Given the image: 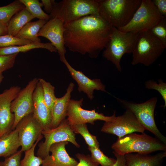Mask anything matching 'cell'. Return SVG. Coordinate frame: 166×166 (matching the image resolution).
I'll return each mask as SVG.
<instances>
[{
	"label": "cell",
	"mask_w": 166,
	"mask_h": 166,
	"mask_svg": "<svg viewBox=\"0 0 166 166\" xmlns=\"http://www.w3.org/2000/svg\"><path fill=\"white\" fill-rule=\"evenodd\" d=\"M65 47L73 52L97 58L109 41L113 26L99 14L64 24Z\"/></svg>",
	"instance_id": "6da1fadb"
},
{
	"label": "cell",
	"mask_w": 166,
	"mask_h": 166,
	"mask_svg": "<svg viewBox=\"0 0 166 166\" xmlns=\"http://www.w3.org/2000/svg\"><path fill=\"white\" fill-rule=\"evenodd\" d=\"M99 15L112 26L119 29L130 21L141 0H98Z\"/></svg>",
	"instance_id": "7a4b0ae2"
},
{
	"label": "cell",
	"mask_w": 166,
	"mask_h": 166,
	"mask_svg": "<svg viewBox=\"0 0 166 166\" xmlns=\"http://www.w3.org/2000/svg\"><path fill=\"white\" fill-rule=\"evenodd\" d=\"M166 145L156 137L144 133L139 134L133 132L118 138L111 148L121 155L135 152L148 154L156 151H166Z\"/></svg>",
	"instance_id": "3957f363"
},
{
	"label": "cell",
	"mask_w": 166,
	"mask_h": 166,
	"mask_svg": "<svg viewBox=\"0 0 166 166\" xmlns=\"http://www.w3.org/2000/svg\"><path fill=\"white\" fill-rule=\"evenodd\" d=\"M99 9L98 0H63L55 2L49 15L50 19L57 17L66 24L87 15L98 14Z\"/></svg>",
	"instance_id": "277c9868"
},
{
	"label": "cell",
	"mask_w": 166,
	"mask_h": 166,
	"mask_svg": "<svg viewBox=\"0 0 166 166\" xmlns=\"http://www.w3.org/2000/svg\"><path fill=\"white\" fill-rule=\"evenodd\" d=\"M138 34L123 32L113 27L102 56L113 64L120 72L122 71L121 58L125 54L132 53Z\"/></svg>",
	"instance_id": "5b68a950"
},
{
	"label": "cell",
	"mask_w": 166,
	"mask_h": 166,
	"mask_svg": "<svg viewBox=\"0 0 166 166\" xmlns=\"http://www.w3.org/2000/svg\"><path fill=\"white\" fill-rule=\"evenodd\" d=\"M166 48L149 30L140 33L132 53L131 64L149 66L161 56Z\"/></svg>",
	"instance_id": "8992f818"
},
{
	"label": "cell",
	"mask_w": 166,
	"mask_h": 166,
	"mask_svg": "<svg viewBox=\"0 0 166 166\" xmlns=\"http://www.w3.org/2000/svg\"><path fill=\"white\" fill-rule=\"evenodd\" d=\"M116 99L120 105L132 112L145 130L151 132L158 140L166 144V138L159 131L155 122L154 113L158 101L156 97H152L140 103Z\"/></svg>",
	"instance_id": "52a82bcc"
},
{
	"label": "cell",
	"mask_w": 166,
	"mask_h": 166,
	"mask_svg": "<svg viewBox=\"0 0 166 166\" xmlns=\"http://www.w3.org/2000/svg\"><path fill=\"white\" fill-rule=\"evenodd\" d=\"M164 17L157 10L152 0H141L129 22L118 30L124 32L139 33L149 30Z\"/></svg>",
	"instance_id": "ba28073f"
},
{
	"label": "cell",
	"mask_w": 166,
	"mask_h": 166,
	"mask_svg": "<svg viewBox=\"0 0 166 166\" xmlns=\"http://www.w3.org/2000/svg\"><path fill=\"white\" fill-rule=\"evenodd\" d=\"M42 135L45 140L39 143L37 155L43 159L49 154V148L54 143L67 141L71 143L77 148L80 146L76 141L75 134L67 119L63 120L55 128L43 130Z\"/></svg>",
	"instance_id": "9c48e42d"
},
{
	"label": "cell",
	"mask_w": 166,
	"mask_h": 166,
	"mask_svg": "<svg viewBox=\"0 0 166 166\" xmlns=\"http://www.w3.org/2000/svg\"><path fill=\"white\" fill-rule=\"evenodd\" d=\"M83 98L79 100L70 99L67 109V119L70 125L71 126L79 124L87 123L94 124V121L102 120L105 122L113 121L115 118L116 112L111 116H105L103 113H99L95 109L86 110L82 109Z\"/></svg>",
	"instance_id": "30bf717a"
},
{
	"label": "cell",
	"mask_w": 166,
	"mask_h": 166,
	"mask_svg": "<svg viewBox=\"0 0 166 166\" xmlns=\"http://www.w3.org/2000/svg\"><path fill=\"white\" fill-rule=\"evenodd\" d=\"M39 79L34 78L29 82L25 87L21 89L12 102L10 110L15 119L12 131L15 128L19 122L24 117L33 113V96Z\"/></svg>",
	"instance_id": "8fae6325"
},
{
	"label": "cell",
	"mask_w": 166,
	"mask_h": 166,
	"mask_svg": "<svg viewBox=\"0 0 166 166\" xmlns=\"http://www.w3.org/2000/svg\"><path fill=\"white\" fill-rule=\"evenodd\" d=\"M144 128L134 114L128 109L112 121L105 122L101 129L103 132L116 135L120 138L135 132L144 133Z\"/></svg>",
	"instance_id": "7c38bea8"
},
{
	"label": "cell",
	"mask_w": 166,
	"mask_h": 166,
	"mask_svg": "<svg viewBox=\"0 0 166 166\" xmlns=\"http://www.w3.org/2000/svg\"><path fill=\"white\" fill-rule=\"evenodd\" d=\"M21 150L25 151L30 148L38 139L42 135L43 128L34 117L33 113L23 118L17 124Z\"/></svg>",
	"instance_id": "4fadbf2b"
},
{
	"label": "cell",
	"mask_w": 166,
	"mask_h": 166,
	"mask_svg": "<svg viewBox=\"0 0 166 166\" xmlns=\"http://www.w3.org/2000/svg\"><path fill=\"white\" fill-rule=\"evenodd\" d=\"M21 89L12 86L0 94V138L12 131L15 117L10 110L11 104Z\"/></svg>",
	"instance_id": "5bb4252c"
},
{
	"label": "cell",
	"mask_w": 166,
	"mask_h": 166,
	"mask_svg": "<svg viewBox=\"0 0 166 166\" xmlns=\"http://www.w3.org/2000/svg\"><path fill=\"white\" fill-rule=\"evenodd\" d=\"M64 23L62 20L57 17L50 19L41 29L38 37H44L50 42L56 49L60 58L65 57L66 53L64 33Z\"/></svg>",
	"instance_id": "9a60e30c"
},
{
	"label": "cell",
	"mask_w": 166,
	"mask_h": 166,
	"mask_svg": "<svg viewBox=\"0 0 166 166\" xmlns=\"http://www.w3.org/2000/svg\"><path fill=\"white\" fill-rule=\"evenodd\" d=\"M60 60L65 65L73 79L77 82L78 91L85 93L90 100L94 98L95 90L106 92V87L100 79H90L81 71L75 69L69 63L65 57L60 58Z\"/></svg>",
	"instance_id": "2e32d148"
},
{
	"label": "cell",
	"mask_w": 166,
	"mask_h": 166,
	"mask_svg": "<svg viewBox=\"0 0 166 166\" xmlns=\"http://www.w3.org/2000/svg\"><path fill=\"white\" fill-rule=\"evenodd\" d=\"M34 117L40 124L43 130L51 128L52 114L44 100L42 85L39 81L33 96Z\"/></svg>",
	"instance_id": "e0dca14e"
},
{
	"label": "cell",
	"mask_w": 166,
	"mask_h": 166,
	"mask_svg": "<svg viewBox=\"0 0 166 166\" xmlns=\"http://www.w3.org/2000/svg\"><path fill=\"white\" fill-rule=\"evenodd\" d=\"M68 143L64 141L52 144L49 149L51 154L43 159L42 166H76L78 161L70 157L65 149Z\"/></svg>",
	"instance_id": "ac0fdd59"
},
{
	"label": "cell",
	"mask_w": 166,
	"mask_h": 166,
	"mask_svg": "<svg viewBox=\"0 0 166 166\" xmlns=\"http://www.w3.org/2000/svg\"><path fill=\"white\" fill-rule=\"evenodd\" d=\"M74 86V84L70 82L65 95L61 97H56L51 110V128L57 127L65 119L67 107Z\"/></svg>",
	"instance_id": "d6986e66"
},
{
	"label": "cell",
	"mask_w": 166,
	"mask_h": 166,
	"mask_svg": "<svg viewBox=\"0 0 166 166\" xmlns=\"http://www.w3.org/2000/svg\"><path fill=\"white\" fill-rule=\"evenodd\" d=\"M125 166H160L166 156V151L154 155L128 153L124 155Z\"/></svg>",
	"instance_id": "ffe728a7"
},
{
	"label": "cell",
	"mask_w": 166,
	"mask_h": 166,
	"mask_svg": "<svg viewBox=\"0 0 166 166\" xmlns=\"http://www.w3.org/2000/svg\"><path fill=\"white\" fill-rule=\"evenodd\" d=\"M20 146L18 131L15 128L0 138V157L5 158L13 155Z\"/></svg>",
	"instance_id": "44dd1931"
},
{
	"label": "cell",
	"mask_w": 166,
	"mask_h": 166,
	"mask_svg": "<svg viewBox=\"0 0 166 166\" xmlns=\"http://www.w3.org/2000/svg\"><path fill=\"white\" fill-rule=\"evenodd\" d=\"M34 18L25 7L14 15L7 25L8 34L15 36L23 26Z\"/></svg>",
	"instance_id": "7402d4cb"
},
{
	"label": "cell",
	"mask_w": 166,
	"mask_h": 166,
	"mask_svg": "<svg viewBox=\"0 0 166 166\" xmlns=\"http://www.w3.org/2000/svg\"><path fill=\"white\" fill-rule=\"evenodd\" d=\"M36 48H43L51 52H57L56 49L50 42H32L25 45L0 48V55H12L20 52L25 53Z\"/></svg>",
	"instance_id": "603a6c76"
},
{
	"label": "cell",
	"mask_w": 166,
	"mask_h": 166,
	"mask_svg": "<svg viewBox=\"0 0 166 166\" xmlns=\"http://www.w3.org/2000/svg\"><path fill=\"white\" fill-rule=\"evenodd\" d=\"M47 21L39 19L34 22L30 21L26 24L15 36L32 42H41L38 34Z\"/></svg>",
	"instance_id": "cb8c5ba5"
},
{
	"label": "cell",
	"mask_w": 166,
	"mask_h": 166,
	"mask_svg": "<svg viewBox=\"0 0 166 166\" xmlns=\"http://www.w3.org/2000/svg\"><path fill=\"white\" fill-rule=\"evenodd\" d=\"M25 7L20 0H15L6 6L0 7V22L7 26L12 17Z\"/></svg>",
	"instance_id": "d4e9b609"
},
{
	"label": "cell",
	"mask_w": 166,
	"mask_h": 166,
	"mask_svg": "<svg viewBox=\"0 0 166 166\" xmlns=\"http://www.w3.org/2000/svg\"><path fill=\"white\" fill-rule=\"evenodd\" d=\"M24 5L26 9L34 18L39 19L48 21L50 19L49 15L46 14L42 9L43 6L42 3L38 0H20Z\"/></svg>",
	"instance_id": "484cf974"
},
{
	"label": "cell",
	"mask_w": 166,
	"mask_h": 166,
	"mask_svg": "<svg viewBox=\"0 0 166 166\" xmlns=\"http://www.w3.org/2000/svg\"><path fill=\"white\" fill-rule=\"evenodd\" d=\"M71 127L75 133L80 134L82 136L88 147L99 148L96 136L89 132L86 124H77Z\"/></svg>",
	"instance_id": "4316f807"
},
{
	"label": "cell",
	"mask_w": 166,
	"mask_h": 166,
	"mask_svg": "<svg viewBox=\"0 0 166 166\" xmlns=\"http://www.w3.org/2000/svg\"><path fill=\"white\" fill-rule=\"evenodd\" d=\"M42 137V135L40 136L30 148L24 151V157L21 161L20 166H40L42 164L43 159L36 156L34 151L37 144Z\"/></svg>",
	"instance_id": "83f0119b"
},
{
	"label": "cell",
	"mask_w": 166,
	"mask_h": 166,
	"mask_svg": "<svg viewBox=\"0 0 166 166\" xmlns=\"http://www.w3.org/2000/svg\"><path fill=\"white\" fill-rule=\"evenodd\" d=\"M39 81L42 86L45 103L51 112L56 98L55 95V87L50 82L43 78H39Z\"/></svg>",
	"instance_id": "f1b7e54d"
},
{
	"label": "cell",
	"mask_w": 166,
	"mask_h": 166,
	"mask_svg": "<svg viewBox=\"0 0 166 166\" xmlns=\"http://www.w3.org/2000/svg\"><path fill=\"white\" fill-rule=\"evenodd\" d=\"M88 149L91 153L92 160L101 166H113L116 161V159L106 156L99 148L88 147Z\"/></svg>",
	"instance_id": "f546056e"
},
{
	"label": "cell",
	"mask_w": 166,
	"mask_h": 166,
	"mask_svg": "<svg viewBox=\"0 0 166 166\" xmlns=\"http://www.w3.org/2000/svg\"><path fill=\"white\" fill-rule=\"evenodd\" d=\"M166 47V17H164L149 30Z\"/></svg>",
	"instance_id": "4dcf8cb0"
},
{
	"label": "cell",
	"mask_w": 166,
	"mask_h": 166,
	"mask_svg": "<svg viewBox=\"0 0 166 166\" xmlns=\"http://www.w3.org/2000/svg\"><path fill=\"white\" fill-rule=\"evenodd\" d=\"M32 42L29 40L18 38L8 34L0 36V48L25 45Z\"/></svg>",
	"instance_id": "1f68e13d"
},
{
	"label": "cell",
	"mask_w": 166,
	"mask_h": 166,
	"mask_svg": "<svg viewBox=\"0 0 166 166\" xmlns=\"http://www.w3.org/2000/svg\"><path fill=\"white\" fill-rule=\"evenodd\" d=\"M144 85L146 89H154L160 93L164 101L163 107L165 108L166 106V83L160 79L158 80V83L153 80H149L145 81Z\"/></svg>",
	"instance_id": "d6a6232c"
},
{
	"label": "cell",
	"mask_w": 166,
	"mask_h": 166,
	"mask_svg": "<svg viewBox=\"0 0 166 166\" xmlns=\"http://www.w3.org/2000/svg\"><path fill=\"white\" fill-rule=\"evenodd\" d=\"M18 54L0 55V72L2 73L14 66L16 57Z\"/></svg>",
	"instance_id": "836d02e7"
},
{
	"label": "cell",
	"mask_w": 166,
	"mask_h": 166,
	"mask_svg": "<svg viewBox=\"0 0 166 166\" xmlns=\"http://www.w3.org/2000/svg\"><path fill=\"white\" fill-rule=\"evenodd\" d=\"M22 152L20 150L13 155L5 158L4 161L0 162L1 166H20Z\"/></svg>",
	"instance_id": "e575fe53"
},
{
	"label": "cell",
	"mask_w": 166,
	"mask_h": 166,
	"mask_svg": "<svg viewBox=\"0 0 166 166\" xmlns=\"http://www.w3.org/2000/svg\"><path fill=\"white\" fill-rule=\"evenodd\" d=\"M75 156L79 162L76 166H98L99 164L93 161L90 155L77 153Z\"/></svg>",
	"instance_id": "d590c367"
},
{
	"label": "cell",
	"mask_w": 166,
	"mask_h": 166,
	"mask_svg": "<svg viewBox=\"0 0 166 166\" xmlns=\"http://www.w3.org/2000/svg\"><path fill=\"white\" fill-rule=\"evenodd\" d=\"M154 6L160 14L166 17V0H152Z\"/></svg>",
	"instance_id": "8d00e7d4"
},
{
	"label": "cell",
	"mask_w": 166,
	"mask_h": 166,
	"mask_svg": "<svg viewBox=\"0 0 166 166\" xmlns=\"http://www.w3.org/2000/svg\"><path fill=\"white\" fill-rule=\"evenodd\" d=\"M42 3L44 6V10L47 13L50 14L52 11L55 3L54 0H42Z\"/></svg>",
	"instance_id": "74e56055"
},
{
	"label": "cell",
	"mask_w": 166,
	"mask_h": 166,
	"mask_svg": "<svg viewBox=\"0 0 166 166\" xmlns=\"http://www.w3.org/2000/svg\"><path fill=\"white\" fill-rule=\"evenodd\" d=\"M113 153L116 157V161L113 166H125V161L124 155H121L114 151Z\"/></svg>",
	"instance_id": "f35d334b"
},
{
	"label": "cell",
	"mask_w": 166,
	"mask_h": 166,
	"mask_svg": "<svg viewBox=\"0 0 166 166\" xmlns=\"http://www.w3.org/2000/svg\"><path fill=\"white\" fill-rule=\"evenodd\" d=\"M7 34V26L0 22V36L4 35Z\"/></svg>",
	"instance_id": "ab89813d"
},
{
	"label": "cell",
	"mask_w": 166,
	"mask_h": 166,
	"mask_svg": "<svg viewBox=\"0 0 166 166\" xmlns=\"http://www.w3.org/2000/svg\"><path fill=\"white\" fill-rule=\"evenodd\" d=\"M4 78V76L3 75L2 73L0 72V85Z\"/></svg>",
	"instance_id": "60d3db41"
},
{
	"label": "cell",
	"mask_w": 166,
	"mask_h": 166,
	"mask_svg": "<svg viewBox=\"0 0 166 166\" xmlns=\"http://www.w3.org/2000/svg\"><path fill=\"white\" fill-rule=\"evenodd\" d=\"M0 166H1V164L0 162Z\"/></svg>",
	"instance_id": "b9f144b4"
}]
</instances>
